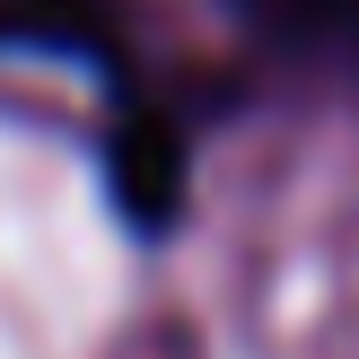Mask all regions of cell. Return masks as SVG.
<instances>
[{"mask_svg": "<svg viewBox=\"0 0 359 359\" xmlns=\"http://www.w3.org/2000/svg\"><path fill=\"white\" fill-rule=\"evenodd\" d=\"M280 44H342L359 53V0H245Z\"/></svg>", "mask_w": 359, "mask_h": 359, "instance_id": "3", "label": "cell"}, {"mask_svg": "<svg viewBox=\"0 0 359 359\" xmlns=\"http://www.w3.org/2000/svg\"><path fill=\"white\" fill-rule=\"evenodd\" d=\"M0 44H44L114 62L123 44V0H0Z\"/></svg>", "mask_w": 359, "mask_h": 359, "instance_id": "2", "label": "cell"}, {"mask_svg": "<svg viewBox=\"0 0 359 359\" xmlns=\"http://www.w3.org/2000/svg\"><path fill=\"white\" fill-rule=\"evenodd\" d=\"M105 184L132 228H175L184 219V132L149 105H132L105 140Z\"/></svg>", "mask_w": 359, "mask_h": 359, "instance_id": "1", "label": "cell"}]
</instances>
